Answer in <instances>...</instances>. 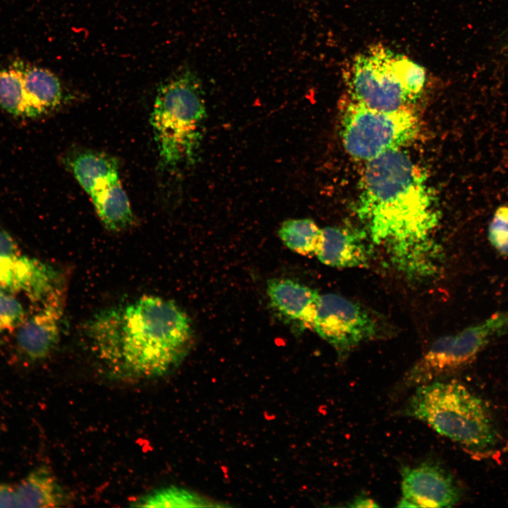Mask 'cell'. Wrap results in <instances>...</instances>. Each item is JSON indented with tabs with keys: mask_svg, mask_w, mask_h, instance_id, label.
Here are the masks:
<instances>
[{
	"mask_svg": "<svg viewBox=\"0 0 508 508\" xmlns=\"http://www.w3.org/2000/svg\"><path fill=\"white\" fill-rule=\"evenodd\" d=\"M356 212L372 241L411 279L437 271L435 231L440 219L436 195L425 176L400 149L367 162Z\"/></svg>",
	"mask_w": 508,
	"mask_h": 508,
	"instance_id": "6da1fadb",
	"label": "cell"
},
{
	"mask_svg": "<svg viewBox=\"0 0 508 508\" xmlns=\"http://www.w3.org/2000/svg\"><path fill=\"white\" fill-rule=\"evenodd\" d=\"M87 333L95 351L108 365L123 374L151 377L177 365L192 330L188 317L175 302L145 295L97 314Z\"/></svg>",
	"mask_w": 508,
	"mask_h": 508,
	"instance_id": "7a4b0ae2",
	"label": "cell"
},
{
	"mask_svg": "<svg viewBox=\"0 0 508 508\" xmlns=\"http://www.w3.org/2000/svg\"><path fill=\"white\" fill-rule=\"evenodd\" d=\"M206 118L202 83L185 64L159 86L150 116L159 159L174 169L195 162Z\"/></svg>",
	"mask_w": 508,
	"mask_h": 508,
	"instance_id": "3957f363",
	"label": "cell"
},
{
	"mask_svg": "<svg viewBox=\"0 0 508 508\" xmlns=\"http://www.w3.org/2000/svg\"><path fill=\"white\" fill-rule=\"evenodd\" d=\"M403 413L468 449H485L497 440L484 402L454 380H439L416 387Z\"/></svg>",
	"mask_w": 508,
	"mask_h": 508,
	"instance_id": "277c9868",
	"label": "cell"
},
{
	"mask_svg": "<svg viewBox=\"0 0 508 508\" xmlns=\"http://www.w3.org/2000/svg\"><path fill=\"white\" fill-rule=\"evenodd\" d=\"M345 73L351 100L381 110L406 107L422 95L427 81L422 66L380 44L355 55Z\"/></svg>",
	"mask_w": 508,
	"mask_h": 508,
	"instance_id": "5b68a950",
	"label": "cell"
},
{
	"mask_svg": "<svg viewBox=\"0 0 508 508\" xmlns=\"http://www.w3.org/2000/svg\"><path fill=\"white\" fill-rule=\"evenodd\" d=\"M418 129L417 116L406 107L381 110L351 100L342 113L340 133L346 151L368 162L400 149L416 138Z\"/></svg>",
	"mask_w": 508,
	"mask_h": 508,
	"instance_id": "8992f818",
	"label": "cell"
},
{
	"mask_svg": "<svg viewBox=\"0 0 508 508\" xmlns=\"http://www.w3.org/2000/svg\"><path fill=\"white\" fill-rule=\"evenodd\" d=\"M508 330V312H497L485 321L455 334L437 339L405 373L400 388L439 380L473 361L489 341Z\"/></svg>",
	"mask_w": 508,
	"mask_h": 508,
	"instance_id": "52a82bcc",
	"label": "cell"
},
{
	"mask_svg": "<svg viewBox=\"0 0 508 508\" xmlns=\"http://www.w3.org/2000/svg\"><path fill=\"white\" fill-rule=\"evenodd\" d=\"M312 327L341 360L364 341L376 338L377 320L361 305L335 294L320 295Z\"/></svg>",
	"mask_w": 508,
	"mask_h": 508,
	"instance_id": "ba28073f",
	"label": "cell"
},
{
	"mask_svg": "<svg viewBox=\"0 0 508 508\" xmlns=\"http://www.w3.org/2000/svg\"><path fill=\"white\" fill-rule=\"evenodd\" d=\"M401 488V507H451L461 497L452 475L430 461L403 468Z\"/></svg>",
	"mask_w": 508,
	"mask_h": 508,
	"instance_id": "9c48e42d",
	"label": "cell"
},
{
	"mask_svg": "<svg viewBox=\"0 0 508 508\" xmlns=\"http://www.w3.org/2000/svg\"><path fill=\"white\" fill-rule=\"evenodd\" d=\"M65 294V286L62 284L42 301L40 310L21 325L17 344L30 360L45 358L58 344Z\"/></svg>",
	"mask_w": 508,
	"mask_h": 508,
	"instance_id": "30bf717a",
	"label": "cell"
},
{
	"mask_svg": "<svg viewBox=\"0 0 508 508\" xmlns=\"http://www.w3.org/2000/svg\"><path fill=\"white\" fill-rule=\"evenodd\" d=\"M64 284L59 272L39 260L20 255L0 256V286L23 291L36 301H43Z\"/></svg>",
	"mask_w": 508,
	"mask_h": 508,
	"instance_id": "8fae6325",
	"label": "cell"
},
{
	"mask_svg": "<svg viewBox=\"0 0 508 508\" xmlns=\"http://www.w3.org/2000/svg\"><path fill=\"white\" fill-rule=\"evenodd\" d=\"M365 234L336 226L321 229L315 255L324 265L338 268L365 267L370 260Z\"/></svg>",
	"mask_w": 508,
	"mask_h": 508,
	"instance_id": "7c38bea8",
	"label": "cell"
},
{
	"mask_svg": "<svg viewBox=\"0 0 508 508\" xmlns=\"http://www.w3.org/2000/svg\"><path fill=\"white\" fill-rule=\"evenodd\" d=\"M272 308L286 319L312 327L319 294L314 289L289 279L275 278L267 284Z\"/></svg>",
	"mask_w": 508,
	"mask_h": 508,
	"instance_id": "4fadbf2b",
	"label": "cell"
},
{
	"mask_svg": "<svg viewBox=\"0 0 508 508\" xmlns=\"http://www.w3.org/2000/svg\"><path fill=\"white\" fill-rule=\"evenodd\" d=\"M27 104V119L43 117L62 107L66 94L59 78L51 71L19 65Z\"/></svg>",
	"mask_w": 508,
	"mask_h": 508,
	"instance_id": "5bb4252c",
	"label": "cell"
},
{
	"mask_svg": "<svg viewBox=\"0 0 508 508\" xmlns=\"http://www.w3.org/2000/svg\"><path fill=\"white\" fill-rule=\"evenodd\" d=\"M62 163L88 195L102 186L120 179L117 159L102 152L72 149L63 155Z\"/></svg>",
	"mask_w": 508,
	"mask_h": 508,
	"instance_id": "9a60e30c",
	"label": "cell"
},
{
	"mask_svg": "<svg viewBox=\"0 0 508 508\" xmlns=\"http://www.w3.org/2000/svg\"><path fill=\"white\" fill-rule=\"evenodd\" d=\"M96 214L109 231L121 232L135 224V216L120 179L110 181L89 195Z\"/></svg>",
	"mask_w": 508,
	"mask_h": 508,
	"instance_id": "2e32d148",
	"label": "cell"
},
{
	"mask_svg": "<svg viewBox=\"0 0 508 508\" xmlns=\"http://www.w3.org/2000/svg\"><path fill=\"white\" fill-rule=\"evenodd\" d=\"M17 507L43 508L61 506L65 502L61 486L51 471L41 466L16 485Z\"/></svg>",
	"mask_w": 508,
	"mask_h": 508,
	"instance_id": "e0dca14e",
	"label": "cell"
},
{
	"mask_svg": "<svg viewBox=\"0 0 508 508\" xmlns=\"http://www.w3.org/2000/svg\"><path fill=\"white\" fill-rule=\"evenodd\" d=\"M321 229L310 219H289L282 223L279 236L294 252L303 255H315Z\"/></svg>",
	"mask_w": 508,
	"mask_h": 508,
	"instance_id": "ac0fdd59",
	"label": "cell"
},
{
	"mask_svg": "<svg viewBox=\"0 0 508 508\" xmlns=\"http://www.w3.org/2000/svg\"><path fill=\"white\" fill-rule=\"evenodd\" d=\"M132 506L137 507H219L194 492L174 486L151 491L137 499Z\"/></svg>",
	"mask_w": 508,
	"mask_h": 508,
	"instance_id": "d6986e66",
	"label": "cell"
},
{
	"mask_svg": "<svg viewBox=\"0 0 508 508\" xmlns=\"http://www.w3.org/2000/svg\"><path fill=\"white\" fill-rule=\"evenodd\" d=\"M0 109L13 117L27 119L23 75L18 65L0 71Z\"/></svg>",
	"mask_w": 508,
	"mask_h": 508,
	"instance_id": "ffe728a7",
	"label": "cell"
},
{
	"mask_svg": "<svg viewBox=\"0 0 508 508\" xmlns=\"http://www.w3.org/2000/svg\"><path fill=\"white\" fill-rule=\"evenodd\" d=\"M488 239L497 251L508 255V205L495 210L488 226Z\"/></svg>",
	"mask_w": 508,
	"mask_h": 508,
	"instance_id": "44dd1931",
	"label": "cell"
},
{
	"mask_svg": "<svg viewBox=\"0 0 508 508\" xmlns=\"http://www.w3.org/2000/svg\"><path fill=\"white\" fill-rule=\"evenodd\" d=\"M23 316V308L18 300L4 295L0 298V334L18 325Z\"/></svg>",
	"mask_w": 508,
	"mask_h": 508,
	"instance_id": "7402d4cb",
	"label": "cell"
},
{
	"mask_svg": "<svg viewBox=\"0 0 508 508\" xmlns=\"http://www.w3.org/2000/svg\"><path fill=\"white\" fill-rule=\"evenodd\" d=\"M18 255L17 245L11 236L0 228V256L13 257Z\"/></svg>",
	"mask_w": 508,
	"mask_h": 508,
	"instance_id": "603a6c76",
	"label": "cell"
},
{
	"mask_svg": "<svg viewBox=\"0 0 508 508\" xmlns=\"http://www.w3.org/2000/svg\"><path fill=\"white\" fill-rule=\"evenodd\" d=\"M0 507H17L16 485L0 483Z\"/></svg>",
	"mask_w": 508,
	"mask_h": 508,
	"instance_id": "cb8c5ba5",
	"label": "cell"
},
{
	"mask_svg": "<svg viewBox=\"0 0 508 508\" xmlns=\"http://www.w3.org/2000/svg\"><path fill=\"white\" fill-rule=\"evenodd\" d=\"M351 507H377L379 505L372 498L366 496H359L355 498L351 504Z\"/></svg>",
	"mask_w": 508,
	"mask_h": 508,
	"instance_id": "d4e9b609",
	"label": "cell"
},
{
	"mask_svg": "<svg viewBox=\"0 0 508 508\" xmlns=\"http://www.w3.org/2000/svg\"><path fill=\"white\" fill-rule=\"evenodd\" d=\"M4 295L1 286H0V298Z\"/></svg>",
	"mask_w": 508,
	"mask_h": 508,
	"instance_id": "484cf974",
	"label": "cell"
}]
</instances>
